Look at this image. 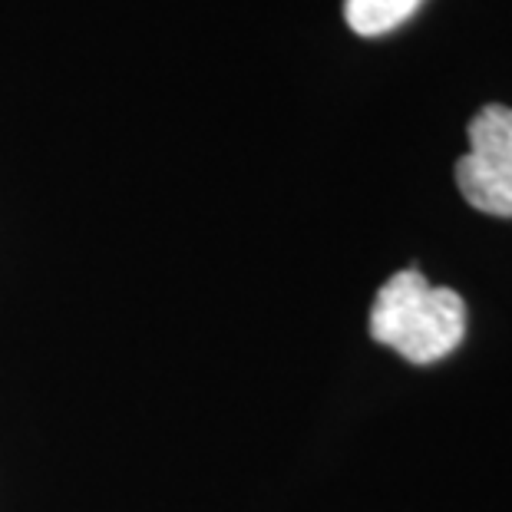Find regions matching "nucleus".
Segmentation results:
<instances>
[{
    "label": "nucleus",
    "mask_w": 512,
    "mask_h": 512,
    "mask_svg": "<svg viewBox=\"0 0 512 512\" xmlns=\"http://www.w3.org/2000/svg\"><path fill=\"white\" fill-rule=\"evenodd\" d=\"M466 304L456 291L430 285L420 271H397L370 308V337L410 364H437L463 344Z\"/></svg>",
    "instance_id": "f257e3e1"
},
{
    "label": "nucleus",
    "mask_w": 512,
    "mask_h": 512,
    "mask_svg": "<svg viewBox=\"0 0 512 512\" xmlns=\"http://www.w3.org/2000/svg\"><path fill=\"white\" fill-rule=\"evenodd\" d=\"M456 185L473 209L512 219V110L486 106L470 123V152L456 162Z\"/></svg>",
    "instance_id": "f03ea898"
},
{
    "label": "nucleus",
    "mask_w": 512,
    "mask_h": 512,
    "mask_svg": "<svg viewBox=\"0 0 512 512\" xmlns=\"http://www.w3.org/2000/svg\"><path fill=\"white\" fill-rule=\"evenodd\" d=\"M423 0H344V17L354 34L380 37L417 14Z\"/></svg>",
    "instance_id": "7ed1b4c3"
}]
</instances>
